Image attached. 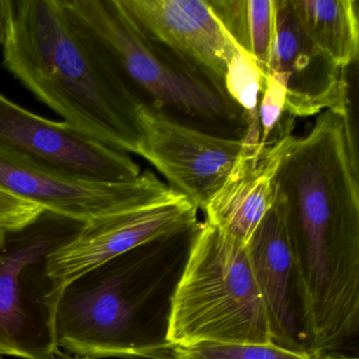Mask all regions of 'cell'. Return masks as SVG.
<instances>
[{
    "instance_id": "obj_1",
    "label": "cell",
    "mask_w": 359,
    "mask_h": 359,
    "mask_svg": "<svg viewBox=\"0 0 359 359\" xmlns=\"http://www.w3.org/2000/svg\"><path fill=\"white\" fill-rule=\"evenodd\" d=\"M197 224L134 248L69 283L46 306L52 358L62 348L77 359H169L172 300Z\"/></svg>"
},
{
    "instance_id": "obj_2",
    "label": "cell",
    "mask_w": 359,
    "mask_h": 359,
    "mask_svg": "<svg viewBox=\"0 0 359 359\" xmlns=\"http://www.w3.org/2000/svg\"><path fill=\"white\" fill-rule=\"evenodd\" d=\"M3 65L65 123L135 154L142 102L64 0H4Z\"/></svg>"
},
{
    "instance_id": "obj_3",
    "label": "cell",
    "mask_w": 359,
    "mask_h": 359,
    "mask_svg": "<svg viewBox=\"0 0 359 359\" xmlns=\"http://www.w3.org/2000/svg\"><path fill=\"white\" fill-rule=\"evenodd\" d=\"M168 340L173 346L273 344L247 247L207 220L197 224L172 300Z\"/></svg>"
},
{
    "instance_id": "obj_4",
    "label": "cell",
    "mask_w": 359,
    "mask_h": 359,
    "mask_svg": "<svg viewBox=\"0 0 359 359\" xmlns=\"http://www.w3.org/2000/svg\"><path fill=\"white\" fill-rule=\"evenodd\" d=\"M64 5L134 92L152 98L151 104L211 123L236 121L238 108L230 98L155 49L121 0H64Z\"/></svg>"
},
{
    "instance_id": "obj_5",
    "label": "cell",
    "mask_w": 359,
    "mask_h": 359,
    "mask_svg": "<svg viewBox=\"0 0 359 359\" xmlns=\"http://www.w3.org/2000/svg\"><path fill=\"white\" fill-rule=\"evenodd\" d=\"M0 155L79 180L130 182L140 167L127 153L83 135L65 121L39 116L0 92Z\"/></svg>"
},
{
    "instance_id": "obj_6",
    "label": "cell",
    "mask_w": 359,
    "mask_h": 359,
    "mask_svg": "<svg viewBox=\"0 0 359 359\" xmlns=\"http://www.w3.org/2000/svg\"><path fill=\"white\" fill-rule=\"evenodd\" d=\"M198 209L176 192L169 198L140 209L86 222L68 241L43 259L49 289L43 304H51L75 279L92 269L155 239L194 228Z\"/></svg>"
},
{
    "instance_id": "obj_7",
    "label": "cell",
    "mask_w": 359,
    "mask_h": 359,
    "mask_svg": "<svg viewBox=\"0 0 359 359\" xmlns=\"http://www.w3.org/2000/svg\"><path fill=\"white\" fill-rule=\"evenodd\" d=\"M137 127L135 154L201 211L222 188L245 146L243 137H220L188 127L146 102L138 107Z\"/></svg>"
},
{
    "instance_id": "obj_8",
    "label": "cell",
    "mask_w": 359,
    "mask_h": 359,
    "mask_svg": "<svg viewBox=\"0 0 359 359\" xmlns=\"http://www.w3.org/2000/svg\"><path fill=\"white\" fill-rule=\"evenodd\" d=\"M121 1L136 28L155 49L226 96V66L241 48L208 0Z\"/></svg>"
},
{
    "instance_id": "obj_9",
    "label": "cell",
    "mask_w": 359,
    "mask_h": 359,
    "mask_svg": "<svg viewBox=\"0 0 359 359\" xmlns=\"http://www.w3.org/2000/svg\"><path fill=\"white\" fill-rule=\"evenodd\" d=\"M0 187L45 210L89 222L154 205L175 194L152 171L130 182L79 180L0 155Z\"/></svg>"
},
{
    "instance_id": "obj_10",
    "label": "cell",
    "mask_w": 359,
    "mask_h": 359,
    "mask_svg": "<svg viewBox=\"0 0 359 359\" xmlns=\"http://www.w3.org/2000/svg\"><path fill=\"white\" fill-rule=\"evenodd\" d=\"M269 74L285 86L287 116L306 118L325 111L350 115L346 69L336 66L313 45L290 0H276V36Z\"/></svg>"
},
{
    "instance_id": "obj_11",
    "label": "cell",
    "mask_w": 359,
    "mask_h": 359,
    "mask_svg": "<svg viewBox=\"0 0 359 359\" xmlns=\"http://www.w3.org/2000/svg\"><path fill=\"white\" fill-rule=\"evenodd\" d=\"M247 251L268 313L272 344L293 352L311 353L285 203L278 195L252 235Z\"/></svg>"
},
{
    "instance_id": "obj_12",
    "label": "cell",
    "mask_w": 359,
    "mask_h": 359,
    "mask_svg": "<svg viewBox=\"0 0 359 359\" xmlns=\"http://www.w3.org/2000/svg\"><path fill=\"white\" fill-rule=\"evenodd\" d=\"M293 119L283 121L264 144L243 136L238 161L203 211L208 222L245 247L274 203L275 180L293 137Z\"/></svg>"
},
{
    "instance_id": "obj_13",
    "label": "cell",
    "mask_w": 359,
    "mask_h": 359,
    "mask_svg": "<svg viewBox=\"0 0 359 359\" xmlns=\"http://www.w3.org/2000/svg\"><path fill=\"white\" fill-rule=\"evenodd\" d=\"M86 222L43 210L35 222L8 233L0 249V342L14 357L36 359L27 344L28 315L22 304V275L52 250L74 236Z\"/></svg>"
},
{
    "instance_id": "obj_14",
    "label": "cell",
    "mask_w": 359,
    "mask_h": 359,
    "mask_svg": "<svg viewBox=\"0 0 359 359\" xmlns=\"http://www.w3.org/2000/svg\"><path fill=\"white\" fill-rule=\"evenodd\" d=\"M296 20L313 45L346 69L359 55V20L355 0H290Z\"/></svg>"
},
{
    "instance_id": "obj_15",
    "label": "cell",
    "mask_w": 359,
    "mask_h": 359,
    "mask_svg": "<svg viewBox=\"0 0 359 359\" xmlns=\"http://www.w3.org/2000/svg\"><path fill=\"white\" fill-rule=\"evenodd\" d=\"M233 41L270 72L276 36V0H208Z\"/></svg>"
},
{
    "instance_id": "obj_16",
    "label": "cell",
    "mask_w": 359,
    "mask_h": 359,
    "mask_svg": "<svg viewBox=\"0 0 359 359\" xmlns=\"http://www.w3.org/2000/svg\"><path fill=\"white\" fill-rule=\"evenodd\" d=\"M264 79L256 60L241 49L228 62L224 91L231 102L245 113L248 127H260L258 104Z\"/></svg>"
},
{
    "instance_id": "obj_17",
    "label": "cell",
    "mask_w": 359,
    "mask_h": 359,
    "mask_svg": "<svg viewBox=\"0 0 359 359\" xmlns=\"http://www.w3.org/2000/svg\"><path fill=\"white\" fill-rule=\"evenodd\" d=\"M169 359H335L331 355L299 353L274 344H203L173 346Z\"/></svg>"
},
{
    "instance_id": "obj_18",
    "label": "cell",
    "mask_w": 359,
    "mask_h": 359,
    "mask_svg": "<svg viewBox=\"0 0 359 359\" xmlns=\"http://www.w3.org/2000/svg\"><path fill=\"white\" fill-rule=\"evenodd\" d=\"M285 114V88L275 75H266L258 104L262 142H266L278 130Z\"/></svg>"
},
{
    "instance_id": "obj_19",
    "label": "cell",
    "mask_w": 359,
    "mask_h": 359,
    "mask_svg": "<svg viewBox=\"0 0 359 359\" xmlns=\"http://www.w3.org/2000/svg\"><path fill=\"white\" fill-rule=\"evenodd\" d=\"M43 208L0 187V232L14 233L37 219Z\"/></svg>"
},
{
    "instance_id": "obj_20",
    "label": "cell",
    "mask_w": 359,
    "mask_h": 359,
    "mask_svg": "<svg viewBox=\"0 0 359 359\" xmlns=\"http://www.w3.org/2000/svg\"><path fill=\"white\" fill-rule=\"evenodd\" d=\"M4 33V0H0V46L3 41Z\"/></svg>"
},
{
    "instance_id": "obj_21",
    "label": "cell",
    "mask_w": 359,
    "mask_h": 359,
    "mask_svg": "<svg viewBox=\"0 0 359 359\" xmlns=\"http://www.w3.org/2000/svg\"><path fill=\"white\" fill-rule=\"evenodd\" d=\"M6 353H7V348H6V346H4L1 342H0V359H1V357H3Z\"/></svg>"
}]
</instances>
